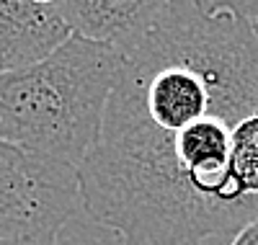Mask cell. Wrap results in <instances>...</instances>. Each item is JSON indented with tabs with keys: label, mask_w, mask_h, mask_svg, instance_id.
Returning a JSON list of instances; mask_svg holds the SVG:
<instances>
[{
	"label": "cell",
	"mask_w": 258,
	"mask_h": 245,
	"mask_svg": "<svg viewBox=\"0 0 258 245\" xmlns=\"http://www.w3.org/2000/svg\"><path fill=\"white\" fill-rule=\"evenodd\" d=\"M0 245H34V242H0Z\"/></svg>",
	"instance_id": "cell-8"
},
{
	"label": "cell",
	"mask_w": 258,
	"mask_h": 245,
	"mask_svg": "<svg viewBox=\"0 0 258 245\" xmlns=\"http://www.w3.org/2000/svg\"><path fill=\"white\" fill-rule=\"evenodd\" d=\"M240 11L245 13V18L250 21V29L258 39V3H240Z\"/></svg>",
	"instance_id": "cell-7"
},
{
	"label": "cell",
	"mask_w": 258,
	"mask_h": 245,
	"mask_svg": "<svg viewBox=\"0 0 258 245\" xmlns=\"http://www.w3.org/2000/svg\"><path fill=\"white\" fill-rule=\"evenodd\" d=\"M230 245H258V214L232 235Z\"/></svg>",
	"instance_id": "cell-6"
},
{
	"label": "cell",
	"mask_w": 258,
	"mask_h": 245,
	"mask_svg": "<svg viewBox=\"0 0 258 245\" xmlns=\"http://www.w3.org/2000/svg\"><path fill=\"white\" fill-rule=\"evenodd\" d=\"M101 135L78 170L80 207L124 245H204L258 214L238 173L258 114V39L240 3L155 0L116 49Z\"/></svg>",
	"instance_id": "cell-1"
},
{
	"label": "cell",
	"mask_w": 258,
	"mask_h": 245,
	"mask_svg": "<svg viewBox=\"0 0 258 245\" xmlns=\"http://www.w3.org/2000/svg\"><path fill=\"white\" fill-rule=\"evenodd\" d=\"M70 36L57 3L0 0V75L47 59Z\"/></svg>",
	"instance_id": "cell-4"
},
{
	"label": "cell",
	"mask_w": 258,
	"mask_h": 245,
	"mask_svg": "<svg viewBox=\"0 0 258 245\" xmlns=\"http://www.w3.org/2000/svg\"><path fill=\"white\" fill-rule=\"evenodd\" d=\"M121 57L70 36L47 59L0 75V140L78 168L101 135Z\"/></svg>",
	"instance_id": "cell-2"
},
{
	"label": "cell",
	"mask_w": 258,
	"mask_h": 245,
	"mask_svg": "<svg viewBox=\"0 0 258 245\" xmlns=\"http://www.w3.org/2000/svg\"><path fill=\"white\" fill-rule=\"evenodd\" d=\"M78 207L73 165L0 140V242L57 245Z\"/></svg>",
	"instance_id": "cell-3"
},
{
	"label": "cell",
	"mask_w": 258,
	"mask_h": 245,
	"mask_svg": "<svg viewBox=\"0 0 258 245\" xmlns=\"http://www.w3.org/2000/svg\"><path fill=\"white\" fill-rule=\"evenodd\" d=\"M155 0H64L57 3L73 36L119 49L147 21Z\"/></svg>",
	"instance_id": "cell-5"
}]
</instances>
